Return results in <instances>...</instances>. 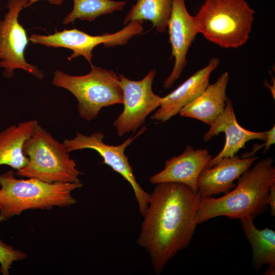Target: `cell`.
I'll return each mask as SVG.
<instances>
[{"label":"cell","instance_id":"cell-7","mask_svg":"<svg viewBox=\"0 0 275 275\" xmlns=\"http://www.w3.org/2000/svg\"><path fill=\"white\" fill-rule=\"evenodd\" d=\"M144 21H131L122 30L113 34L93 36L77 29H64L60 32L56 30L53 34L48 35L31 34L29 40L32 44L71 49L73 52L69 60L82 56L91 65L93 64L92 51L96 46L103 44L106 47H111L126 44L131 38L142 32Z\"/></svg>","mask_w":275,"mask_h":275},{"label":"cell","instance_id":"cell-13","mask_svg":"<svg viewBox=\"0 0 275 275\" xmlns=\"http://www.w3.org/2000/svg\"><path fill=\"white\" fill-rule=\"evenodd\" d=\"M212 158L206 149L187 145L183 152L165 162L164 169L149 178L151 184L175 182L184 184L197 192V181L202 171Z\"/></svg>","mask_w":275,"mask_h":275},{"label":"cell","instance_id":"cell-21","mask_svg":"<svg viewBox=\"0 0 275 275\" xmlns=\"http://www.w3.org/2000/svg\"><path fill=\"white\" fill-rule=\"evenodd\" d=\"M26 257L25 252L14 249L12 245L5 243L0 238V272L3 275L9 274V269L14 262L23 260Z\"/></svg>","mask_w":275,"mask_h":275},{"label":"cell","instance_id":"cell-20","mask_svg":"<svg viewBox=\"0 0 275 275\" xmlns=\"http://www.w3.org/2000/svg\"><path fill=\"white\" fill-rule=\"evenodd\" d=\"M73 8L64 18L63 23H74L76 19L91 22L97 17L122 10L125 1L112 0H73Z\"/></svg>","mask_w":275,"mask_h":275},{"label":"cell","instance_id":"cell-5","mask_svg":"<svg viewBox=\"0 0 275 275\" xmlns=\"http://www.w3.org/2000/svg\"><path fill=\"white\" fill-rule=\"evenodd\" d=\"M23 153L29 162L17 170L18 177L35 178L47 183H80L82 174L76 168L63 143L56 140L39 124L23 145Z\"/></svg>","mask_w":275,"mask_h":275},{"label":"cell","instance_id":"cell-12","mask_svg":"<svg viewBox=\"0 0 275 275\" xmlns=\"http://www.w3.org/2000/svg\"><path fill=\"white\" fill-rule=\"evenodd\" d=\"M258 159L257 157H240L235 154L223 157L213 166L205 167L201 172L197 181V193L201 198L226 194L236 186L234 181Z\"/></svg>","mask_w":275,"mask_h":275},{"label":"cell","instance_id":"cell-17","mask_svg":"<svg viewBox=\"0 0 275 275\" xmlns=\"http://www.w3.org/2000/svg\"><path fill=\"white\" fill-rule=\"evenodd\" d=\"M38 124L36 120L25 121L0 132V166L8 165L18 170L28 164L29 160L23 153V145Z\"/></svg>","mask_w":275,"mask_h":275},{"label":"cell","instance_id":"cell-6","mask_svg":"<svg viewBox=\"0 0 275 275\" xmlns=\"http://www.w3.org/2000/svg\"><path fill=\"white\" fill-rule=\"evenodd\" d=\"M52 83L75 96L78 114L87 121L95 119L102 107L123 103L119 75L93 64L91 65V71L83 75H71L57 70Z\"/></svg>","mask_w":275,"mask_h":275},{"label":"cell","instance_id":"cell-10","mask_svg":"<svg viewBox=\"0 0 275 275\" xmlns=\"http://www.w3.org/2000/svg\"><path fill=\"white\" fill-rule=\"evenodd\" d=\"M156 70L154 69L143 79L132 80L119 74L124 108L113 123L119 136L135 132L145 124L147 117L159 107L162 97L155 94L152 90Z\"/></svg>","mask_w":275,"mask_h":275},{"label":"cell","instance_id":"cell-9","mask_svg":"<svg viewBox=\"0 0 275 275\" xmlns=\"http://www.w3.org/2000/svg\"><path fill=\"white\" fill-rule=\"evenodd\" d=\"M28 0H7L8 9L0 19V68L6 78L12 77L14 71L22 69L39 79H42L43 71L28 63L24 52L29 43L26 30L19 23L18 17Z\"/></svg>","mask_w":275,"mask_h":275},{"label":"cell","instance_id":"cell-19","mask_svg":"<svg viewBox=\"0 0 275 275\" xmlns=\"http://www.w3.org/2000/svg\"><path fill=\"white\" fill-rule=\"evenodd\" d=\"M173 0H136L124 19L123 24L132 20L150 21L158 32L164 33L168 29Z\"/></svg>","mask_w":275,"mask_h":275},{"label":"cell","instance_id":"cell-23","mask_svg":"<svg viewBox=\"0 0 275 275\" xmlns=\"http://www.w3.org/2000/svg\"><path fill=\"white\" fill-rule=\"evenodd\" d=\"M267 202L270 208V214L272 216H275V182L269 187Z\"/></svg>","mask_w":275,"mask_h":275},{"label":"cell","instance_id":"cell-4","mask_svg":"<svg viewBox=\"0 0 275 275\" xmlns=\"http://www.w3.org/2000/svg\"><path fill=\"white\" fill-rule=\"evenodd\" d=\"M255 11L245 0H205L194 16L199 34L225 48H237L248 41Z\"/></svg>","mask_w":275,"mask_h":275},{"label":"cell","instance_id":"cell-24","mask_svg":"<svg viewBox=\"0 0 275 275\" xmlns=\"http://www.w3.org/2000/svg\"><path fill=\"white\" fill-rule=\"evenodd\" d=\"M38 1L41 0H28L27 3L25 5L24 8L30 7L34 3L37 2ZM49 2V4L52 5H54L56 6H60L62 5L64 2V0H45Z\"/></svg>","mask_w":275,"mask_h":275},{"label":"cell","instance_id":"cell-15","mask_svg":"<svg viewBox=\"0 0 275 275\" xmlns=\"http://www.w3.org/2000/svg\"><path fill=\"white\" fill-rule=\"evenodd\" d=\"M219 63L218 58H211L206 66L196 71L171 93L162 97L158 109L151 116V119L163 123L179 113L182 108L205 91L209 85L211 73Z\"/></svg>","mask_w":275,"mask_h":275},{"label":"cell","instance_id":"cell-8","mask_svg":"<svg viewBox=\"0 0 275 275\" xmlns=\"http://www.w3.org/2000/svg\"><path fill=\"white\" fill-rule=\"evenodd\" d=\"M146 130V127L143 126L133 136H130L122 144L117 146L104 143L103 141L104 135L100 132H94L89 136L77 132L73 139H65L63 143L68 153L85 149H91L97 151L103 158L102 163L109 166L130 184L138 204L139 212L142 216L148 207L150 194L136 181L125 150Z\"/></svg>","mask_w":275,"mask_h":275},{"label":"cell","instance_id":"cell-16","mask_svg":"<svg viewBox=\"0 0 275 275\" xmlns=\"http://www.w3.org/2000/svg\"><path fill=\"white\" fill-rule=\"evenodd\" d=\"M229 79L228 72L222 73L200 96L182 108L180 116L197 119L210 126L226 107Z\"/></svg>","mask_w":275,"mask_h":275},{"label":"cell","instance_id":"cell-3","mask_svg":"<svg viewBox=\"0 0 275 275\" xmlns=\"http://www.w3.org/2000/svg\"><path fill=\"white\" fill-rule=\"evenodd\" d=\"M12 170L0 174V222L29 209H51L77 203L71 194L80 183H47L35 178L17 179Z\"/></svg>","mask_w":275,"mask_h":275},{"label":"cell","instance_id":"cell-18","mask_svg":"<svg viewBox=\"0 0 275 275\" xmlns=\"http://www.w3.org/2000/svg\"><path fill=\"white\" fill-rule=\"evenodd\" d=\"M240 223L244 234L252 249V263L255 269L259 270L263 265L268 266L265 275L275 274V232L268 228L258 229L254 219L244 217Z\"/></svg>","mask_w":275,"mask_h":275},{"label":"cell","instance_id":"cell-14","mask_svg":"<svg viewBox=\"0 0 275 275\" xmlns=\"http://www.w3.org/2000/svg\"><path fill=\"white\" fill-rule=\"evenodd\" d=\"M210 126L209 130L203 136V141L207 142L213 136L224 132L226 135V142L222 150L209 161L206 167L207 168L213 166L223 157H232L236 154L251 140H260L265 142L267 139V131H252L243 128L238 124L232 101L229 98L226 101L223 112Z\"/></svg>","mask_w":275,"mask_h":275},{"label":"cell","instance_id":"cell-2","mask_svg":"<svg viewBox=\"0 0 275 275\" xmlns=\"http://www.w3.org/2000/svg\"><path fill=\"white\" fill-rule=\"evenodd\" d=\"M274 159L258 161L238 179L235 187L223 197L201 198L197 213L198 224L225 216L231 219L251 217L254 219L267 210L270 185L275 182Z\"/></svg>","mask_w":275,"mask_h":275},{"label":"cell","instance_id":"cell-11","mask_svg":"<svg viewBox=\"0 0 275 275\" xmlns=\"http://www.w3.org/2000/svg\"><path fill=\"white\" fill-rule=\"evenodd\" d=\"M168 29L174 65L163 82L165 89L171 88L180 76L187 62L186 55L189 48L199 34L194 16L188 13L185 0H173Z\"/></svg>","mask_w":275,"mask_h":275},{"label":"cell","instance_id":"cell-22","mask_svg":"<svg viewBox=\"0 0 275 275\" xmlns=\"http://www.w3.org/2000/svg\"><path fill=\"white\" fill-rule=\"evenodd\" d=\"M267 139L264 144L261 145H254L253 150L252 152L244 153L241 157L244 158L253 156L255 153L262 147H264L263 149L264 154L265 153L267 150H269L271 145H273L275 143V126H273L269 130L267 131Z\"/></svg>","mask_w":275,"mask_h":275},{"label":"cell","instance_id":"cell-1","mask_svg":"<svg viewBox=\"0 0 275 275\" xmlns=\"http://www.w3.org/2000/svg\"><path fill=\"white\" fill-rule=\"evenodd\" d=\"M201 198L188 186L175 182L156 184L150 194L137 243L148 253L156 274L189 245Z\"/></svg>","mask_w":275,"mask_h":275}]
</instances>
